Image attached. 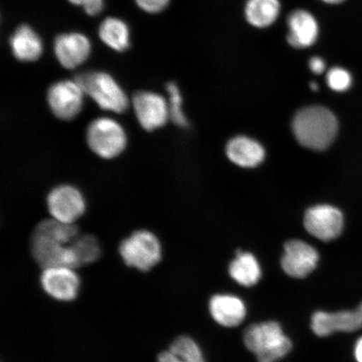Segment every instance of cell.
<instances>
[{
	"label": "cell",
	"instance_id": "obj_19",
	"mask_svg": "<svg viewBox=\"0 0 362 362\" xmlns=\"http://www.w3.org/2000/svg\"><path fill=\"white\" fill-rule=\"evenodd\" d=\"M229 274L235 281L245 287H251L259 281L261 268L256 257L249 252L238 250L237 257L229 267Z\"/></svg>",
	"mask_w": 362,
	"mask_h": 362
},
{
	"label": "cell",
	"instance_id": "obj_28",
	"mask_svg": "<svg viewBox=\"0 0 362 362\" xmlns=\"http://www.w3.org/2000/svg\"><path fill=\"white\" fill-rule=\"evenodd\" d=\"M310 68L315 74L320 75L325 70V63L323 59L315 57L310 59Z\"/></svg>",
	"mask_w": 362,
	"mask_h": 362
},
{
	"label": "cell",
	"instance_id": "obj_3",
	"mask_svg": "<svg viewBox=\"0 0 362 362\" xmlns=\"http://www.w3.org/2000/svg\"><path fill=\"white\" fill-rule=\"evenodd\" d=\"M84 94L92 98L103 110L123 113L129 107L124 90L110 74L103 71H86L75 76Z\"/></svg>",
	"mask_w": 362,
	"mask_h": 362
},
{
	"label": "cell",
	"instance_id": "obj_21",
	"mask_svg": "<svg viewBox=\"0 0 362 362\" xmlns=\"http://www.w3.org/2000/svg\"><path fill=\"white\" fill-rule=\"evenodd\" d=\"M157 362H205L200 347L188 337H180L169 350L160 353Z\"/></svg>",
	"mask_w": 362,
	"mask_h": 362
},
{
	"label": "cell",
	"instance_id": "obj_14",
	"mask_svg": "<svg viewBox=\"0 0 362 362\" xmlns=\"http://www.w3.org/2000/svg\"><path fill=\"white\" fill-rule=\"evenodd\" d=\"M90 43L87 36L80 33H66L58 35L54 44L57 61L66 69H74L88 60Z\"/></svg>",
	"mask_w": 362,
	"mask_h": 362
},
{
	"label": "cell",
	"instance_id": "obj_23",
	"mask_svg": "<svg viewBox=\"0 0 362 362\" xmlns=\"http://www.w3.org/2000/svg\"><path fill=\"white\" fill-rule=\"evenodd\" d=\"M78 267L96 262L101 255L100 244L93 235H78L71 243Z\"/></svg>",
	"mask_w": 362,
	"mask_h": 362
},
{
	"label": "cell",
	"instance_id": "obj_6",
	"mask_svg": "<svg viewBox=\"0 0 362 362\" xmlns=\"http://www.w3.org/2000/svg\"><path fill=\"white\" fill-rule=\"evenodd\" d=\"M83 90L75 81H60L47 90V103L53 115L59 119H75L83 105Z\"/></svg>",
	"mask_w": 362,
	"mask_h": 362
},
{
	"label": "cell",
	"instance_id": "obj_25",
	"mask_svg": "<svg viewBox=\"0 0 362 362\" xmlns=\"http://www.w3.org/2000/svg\"><path fill=\"white\" fill-rule=\"evenodd\" d=\"M327 81L330 88L341 93L351 88L352 76L345 68L336 66L328 71Z\"/></svg>",
	"mask_w": 362,
	"mask_h": 362
},
{
	"label": "cell",
	"instance_id": "obj_20",
	"mask_svg": "<svg viewBox=\"0 0 362 362\" xmlns=\"http://www.w3.org/2000/svg\"><path fill=\"white\" fill-rule=\"evenodd\" d=\"M279 12V0H247L246 4V19L249 24L257 28H266L273 25Z\"/></svg>",
	"mask_w": 362,
	"mask_h": 362
},
{
	"label": "cell",
	"instance_id": "obj_11",
	"mask_svg": "<svg viewBox=\"0 0 362 362\" xmlns=\"http://www.w3.org/2000/svg\"><path fill=\"white\" fill-rule=\"evenodd\" d=\"M133 105L139 124L148 132L161 128L169 119L168 103L157 93L139 90L134 95Z\"/></svg>",
	"mask_w": 362,
	"mask_h": 362
},
{
	"label": "cell",
	"instance_id": "obj_30",
	"mask_svg": "<svg viewBox=\"0 0 362 362\" xmlns=\"http://www.w3.org/2000/svg\"><path fill=\"white\" fill-rule=\"evenodd\" d=\"M322 1L329 4H339L345 2L346 0H322Z\"/></svg>",
	"mask_w": 362,
	"mask_h": 362
},
{
	"label": "cell",
	"instance_id": "obj_5",
	"mask_svg": "<svg viewBox=\"0 0 362 362\" xmlns=\"http://www.w3.org/2000/svg\"><path fill=\"white\" fill-rule=\"evenodd\" d=\"M88 146L97 156L106 160L119 156L127 146L125 131L119 123L110 117H99L88 126Z\"/></svg>",
	"mask_w": 362,
	"mask_h": 362
},
{
	"label": "cell",
	"instance_id": "obj_15",
	"mask_svg": "<svg viewBox=\"0 0 362 362\" xmlns=\"http://www.w3.org/2000/svg\"><path fill=\"white\" fill-rule=\"evenodd\" d=\"M287 40L293 48H307L313 45L319 35V25L310 13L294 11L288 18Z\"/></svg>",
	"mask_w": 362,
	"mask_h": 362
},
{
	"label": "cell",
	"instance_id": "obj_29",
	"mask_svg": "<svg viewBox=\"0 0 362 362\" xmlns=\"http://www.w3.org/2000/svg\"><path fill=\"white\" fill-rule=\"evenodd\" d=\"M354 356L357 362H362V337L356 342Z\"/></svg>",
	"mask_w": 362,
	"mask_h": 362
},
{
	"label": "cell",
	"instance_id": "obj_10",
	"mask_svg": "<svg viewBox=\"0 0 362 362\" xmlns=\"http://www.w3.org/2000/svg\"><path fill=\"white\" fill-rule=\"evenodd\" d=\"M311 329L320 337H329L337 332H354L362 329V303L352 310L315 312L311 318Z\"/></svg>",
	"mask_w": 362,
	"mask_h": 362
},
{
	"label": "cell",
	"instance_id": "obj_13",
	"mask_svg": "<svg viewBox=\"0 0 362 362\" xmlns=\"http://www.w3.org/2000/svg\"><path fill=\"white\" fill-rule=\"evenodd\" d=\"M319 262L316 249L300 240L285 243L281 259L284 273L292 278L303 279L313 272Z\"/></svg>",
	"mask_w": 362,
	"mask_h": 362
},
{
	"label": "cell",
	"instance_id": "obj_9",
	"mask_svg": "<svg viewBox=\"0 0 362 362\" xmlns=\"http://www.w3.org/2000/svg\"><path fill=\"white\" fill-rule=\"evenodd\" d=\"M304 224L307 232L324 242L332 241L341 236L344 216L338 208L319 205L306 211Z\"/></svg>",
	"mask_w": 362,
	"mask_h": 362
},
{
	"label": "cell",
	"instance_id": "obj_27",
	"mask_svg": "<svg viewBox=\"0 0 362 362\" xmlns=\"http://www.w3.org/2000/svg\"><path fill=\"white\" fill-rule=\"evenodd\" d=\"M144 11L151 13H160L168 6L170 0H135Z\"/></svg>",
	"mask_w": 362,
	"mask_h": 362
},
{
	"label": "cell",
	"instance_id": "obj_7",
	"mask_svg": "<svg viewBox=\"0 0 362 362\" xmlns=\"http://www.w3.org/2000/svg\"><path fill=\"white\" fill-rule=\"evenodd\" d=\"M47 206L53 219L74 224L84 214L86 202L79 189L69 185H62L49 193Z\"/></svg>",
	"mask_w": 362,
	"mask_h": 362
},
{
	"label": "cell",
	"instance_id": "obj_8",
	"mask_svg": "<svg viewBox=\"0 0 362 362\" xmlns=\"http://www.w3.org/2000/svg\"><path fill=\"white\" fill-rule=\"evenodd\" d=\"M30 250L36 262L43 269L64 266L78 268L71 244H64L42 234L33 233L30 240Z\"/></svg>",
	"mask_w": 362,
	"mask_h": 362
},
{
	"label": "cell",
	"instance_id": "obj_1",
	"mask_svg": "<svg viewBox=\"0 0 362 362\" xmlns=\"http://www.w3.org/2000/svg\"><path fill=\"white\" fill-rule=\"evenodd\" d=\"M292 129L301 146L321 151L334 142L339 124L337 117L328 108L312 106L297 113L293 120Z\"/></svg>",
	"mask_w": 362,
	"mask_h": 362
},
{
	"label": "cell",
	"instance_id": "obj_16",
	"mask_svg": "<svg viewBox=\"0 0 362 362\" xmlns=\"http://www.w3.org/2000/svg\"><path fill=\"white\" fill-rule=\"evenodd\" d=\"M211 316L225 327H238L246 316V307L236 296L229 294H217L210 301Z\"/></svg>",
	"mask_w": 362,
	"mask_h": 362
},
{
	"label": "cell",
	"instance_id": "obj_22",
	"mask_svg": "<svg viewBox=\"0 0 362 362\" xmlns=\"http://www.w3.org/2000/svg\"><path fill=\"white\" fill-rule=\"evenodd\" d=\"M99 36L108 47L123 52L129 47V30L126 23L117 18L104 20L99 27Z\"/></svg>",
	"mask_w": 362,
	"mask_h": 362
},
{
	"label": "cell",
	"instance_id": "obj_18",
	"mask_svg": "<svg viewBox=\"0 0 362 362\" xmlns=\"http://www.w3.org/2000/svg\"><path fill=\"white\" fill-rule=\"evenodd\" d=\"M13 57L25 62L37 61L43 52L42 40L29 25H23L13 33L10 40Z\"/></svg>",
	"mask_w": 362,
	"mask_h": 362
},
{
	"label": "cell",
	"instance_id": "obj_17",
	"mask_svg": "<svg viewBox=\"0 0 362 362\" xmlns=\"http://www.w3.org/2000/svg\"><path fill=\"white\" fill-rule=\"evenodd\" d=\"M226 151L230 161L246 168L259 165L265 157L264 148L261 144L244 136L230 140Z\"/></svg>",
	"mask_w": 362,
	"mask_h": 362
},
{
	"label": "cell",
	"instance_id": "obj_4",
	"mask_svg": "<svg viewBox=\"0 0 362 362\" xmlns=\"http://www.w3.org/2000/svg\"><path fill=\"white\" fill-rule=\"evenodd\" d=\"M119 255L127 266L148 272L161 260L162 248L155 234L138 230L121 242Z\"/></svg>",
	"mask_w": 362,
	"mask_h": 362
},
{
	"label": "cell",
	"instance_id": "obj_2",
	"mask_svg": "<svg viewBox=\"0 0 362 362\" xmlns=\"http://www.w3.org/2000/svg\"><path fill=\"white\" fill-rule=\"evenodd\" d=\"M244 344L259 362H276L288 354L292 342L285 336L280 325L268 321L250 325L244 332Z\"/></svg>",
	"mask_w": 362,
	"mask_h": 362
},
{
	"label": "cell",
	"instance_id": "obj_12",
	"mask_svg": "<svg viewBox=\"0 0 362 362\" xmlns=\"http://www.w3.org/2000/svg\"><path fill=\"white\" fill-rule=\"evenodd\" d=\"M40 284L49 296L58 301L69 302L78 296L81 282L74 269L59 266L44 269Z\"/></svg>",
	"mask_w": 362,
	"mask_h": 362
},
{
	"label": "cell",
	"instance_id": "obj_31",
	"mask_svg": "<svg viewBox=\"0 0 362 362\" xmlns=\"http://www.w3.org/2000/svg\"><path fill=\"white\" fill-rule=\"evenodd\" d=\"M310 88L312 90H315H315H318L319 87H318V85H317L315 83H312L310 84Z\"/></svg>",
	"mask_w": 362,
	"mask_h": 362
},
{
	"label": "cell",
	"instance_id": "obj_24",
	"mask_svg": "<svg viewBox=\"0 0 362 362\" xmlns=\"http://www.w3.org/2000/svg\"><path fill=\"white\" fill-rule=\"evenodd\" d=\"M167 92L170 94L169 113L170 119L173 123L180 127H187L188 122L182 110V97L180 90L175 83L166 86Z\"/></svg>",
	"mask_w": 362,
	"mask_h": 362
},
{
	"label": "cell",
	"instance_id": "obj_26",
	"mask_svg": "<svg viewBox=\"0 0 362 362\" xmlns=\"http://www.w3.org/2000/svg\"><path fill=\"white\" fill-rule=\"evenodd\" d=\"M75 6L84 8L86 13L90 16H96L100 13L104 8V0H69Z\"/></svg>",
	"mask_w": 362,
	"mask_h": 362
}]
</instances>
